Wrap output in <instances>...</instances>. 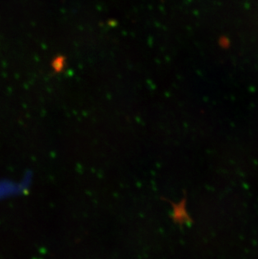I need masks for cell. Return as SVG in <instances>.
I'll return each instance as SVG.
<instances>
[]
</instances>
